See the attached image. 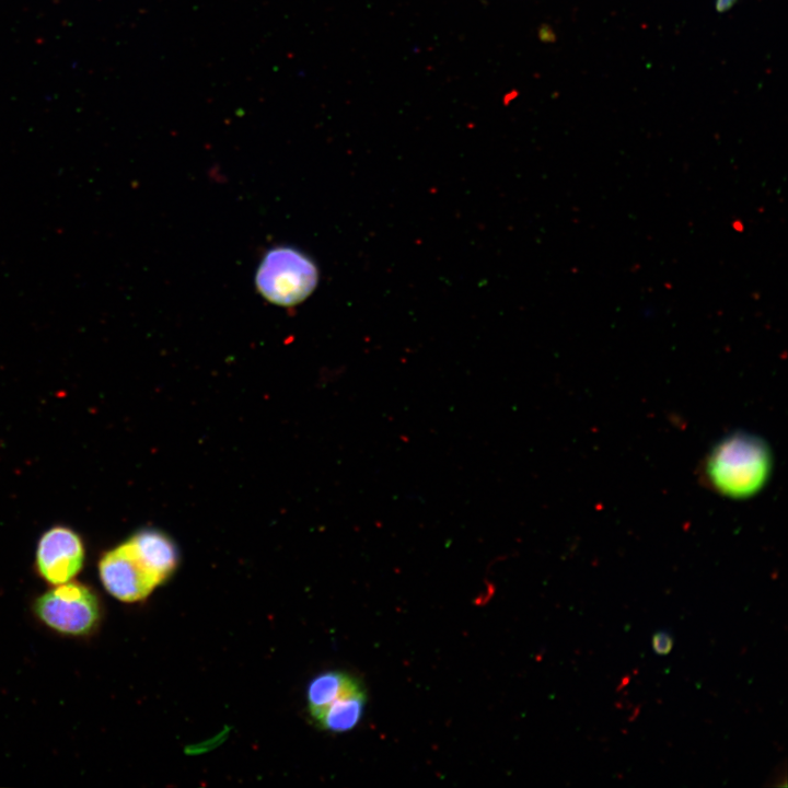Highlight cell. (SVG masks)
<instances>
[{
    "mask_svg": "<svg viewBox=\"0 0 788 788\" xmlns=\"http://www.w3.org/2000/svg\"><path fill=\"white\" fill-rule=\"evenodd\" d=\"M772 467L766 443L746 432L732 433L711 450L706 474L712 487L730 498H746L767 482Z\"/></svg>",
    "mask_w": 788,
    "mask_h": 788,
    "instance_id": "obj_1",
    "label": "cell"
},
{
    "mask_svg": "<svg viewBox=\"0 0 788 788\" xmlns=\"http://www.w3.org/2000/svg\"><path fill=\"white\" fill-rule=\"evenodd\" d=\"M317 280L314 263L291 247L269 251L256 274V286L263 297L282 306L303 301L313 292Z\"/></svg>",
    "mask_w": 788,
    "mask_h": 788,
    "instance_id": "obj_2",
    "label": "cell"
},
{
    "mask_svg": "<svg viewBox=\"0 0 788 788\" xmlns=\"http://www.w3.org/2000/svg\"><path fill=\"white\" fill-rule=\"evenodd\" d=\"M38 618L50 628L68 635H86L100 619V605L93 591L78 582H65L42 594L34 605Z\"/></svg>",
    "mask_w": 788,
    "mask_h": 788,
    "instance_id": "obj_3",
    "label": "cell"
},
{
    "mask_svg": "<svg viewBox=\"0 0 788 788\" xmlns=\"http://www.w3.org/2000/svg\"><path fill=\"white\" fill-rule=\"evenodd\" d=\"M99 571L107 592L123 602L143 600L161 584L139 559L128 540L103 555Z\"/></svg>",
    "mask_w": 788,
    "mask_h": 788,
    "instance_id": "obj_4",
    "label": "cell"
},
{
    "mask_svg": "<svg viewBox=\"0 0 788 788\" xmlns=\"http://www.w3.org/2000/svg\"><path fill=\"white\" fill-rule=\"evenodd\" d=\"M84 546L71 529L57 525L46 531L37 546L36 566L40 576L51 584L70 581L81 570Z\"/></svg>",
    "mask_w": 788,
    "mask_h": 788,
    "instance_id": "obj_5",
    "label": "cell"
},
{
    "mask_svg": "<svg viewBox=\"0 0 788 788\" xmlns=\"http://www.w3.org/2000/svg\"><path fill=\"white\" fill-rule=\"evenodd\" d=\"M128 542L160 583L174 572L178 563V553L175 544L166 534L158 530L146 529L132 535Z\"/></svg>",
    "mask_w": 788,
    "mask_h": 788,
    "instance_id": "obj_6",
    "label": "cell"
},
{
    "mask_svg": "<svg viewBox=\"0 0 788 788\" xmlns=\"http://www.w3.org/2000/svg\"><path fill=\"white\" fill-rule=\"evenodd\" d=\"M366 700L363 688H359L337 698L312 719L316 726L326 731L335 733L350 731L361 720Z\"/></svg>",
    "mask_w": 788,
    "mask_h": 788,
    "instance_id": "obj_7",
    "label": "cell"
},
{
    "mask_svg": "<svg viewBox=\"0 0 788 788\" xmlns=\"http://www.w3.org/2000/svg\"><path fill=\"white\" fill-rule=\"evenodd\" d=\"M362 688L359 681L343 671H328L315 676L308 686L306 698L311 717L337 698Z\"/></svg>",
    "mask_w": 788,
    "mask_h": 788,
    "instance_id": "obj_8",
    "label": "cell"
},
{
    "mask_svg": "<svg viewBox=\"0 0 788 788\" xmlns=\"http://www.w3.org/2000/svg\"><path fill=\"white\" fill-rule=\"evenodd\" d=\"M651 645L654 653L665 656L672 650L673 637L667 629H659L654 631Z\"/></svg>",
    "mask_w": 788,
    "mask_h": 788,
    "instance_id": "obj_9",
    "label": "cell"
},
{
    "mask_svg": "<svg viewBox=\"0 0 788 788\" xmlns=\"http://www.w3.org/2000/svg\"><path fill=\"white\" fill-rule=\"evenodd\" d=\"M734 0H718L717 1V10H728L732 4Z\"/></svg>",
    "mask_w": 788,
    "mask_h": 788,
    "instance_id": "obj_10",
    "label": "cell"
}]
</instances>
